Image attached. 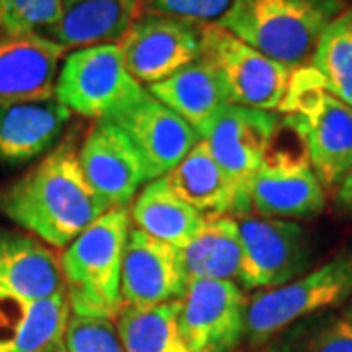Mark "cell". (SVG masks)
<instances>
[{"mask_svg":"<svg viewBox=\"0 0 352 352\" xmlns=\"http://www.w3.org/2000/svg\"><path fill=\"white\" fill-rule=\"evenodd\" d=\"M106 210L90 188L71 141L53 147L0 192V214L51 249H65Z\"/></svg>","mask_w":352,"mask_h":352,"instance_id":"6da1fadb","label":"cell"},{"mask_svg":"<svg viewBox=\"0 0 352 352\" xmlns=\"http://www.w3.org/2000/svg\"><path fill=\"white\" fill-rule=\"evenodd\" d=\"M131 229L129 208L108 210L65 247L59 258L71 315L110 319L122 307V264Z\"/></svg>","mask_w":352,"mask_h":352,"instance_id":"7a4b0ae2","label":"cell"},{"mask_svg":"<svg viewBox=\"0 0 352 352\" xmlns=\"http://www.w3.org/2000/svg\"><path fill=\"white\" fill-rule=\"evenodd\" d=\"M349 0H235L217 25L289 69L307 67L327 25Z\"/></svg>","mask_w":352,"mask_h":352,"instance_id":"3957f363","label":"cell"},{"mask_svg":"<svg viewBox=\"0 0 352 352\" xmlns=\"http://www.w3.org/2000/svg\"><path fill=\"white\" fill-rule=\"evenodd\" d=\"M284 112L305 143L307 161L325 188H337L352 166V108L331 94L307 65L292 75Z\"/></svg>","mask_w":352,"mask_h":352,"instance_id":"277c9868","label":"cell"},{"mask_svg":"<svg viewBox=\"0 0 352 352\" xmlns=\"http://www.w3.org/2000/svg\"><path fill=\"white\" fill-rule=\"evenodd\" d=\"M352 298V247L282 286L258 289L247 300L245 337L264 346L284 329L311 315L339 309Z\"/></svg>","mask_w":352,"mask_h":352,"instance_id":"5b68a950","label":"cell"},{"mask_svg":"<svg viewBox=\"0 0 352 352\" xmlns=\"http://www.w3.org/2000/svg\"><path fill=\"white\" fill-rule=\"evenodd\" d=\"M147 96L149 90L127 71L118 43L73 50L55 82V98L71 113L94 122L113 120Z\"/></svg>","mask_w":352,"mask_h":352,"instance_id":"8992f818","label":"cell"},{"mask_svg":"<svg viewBox=\"0 0 352 352\" xmlns=\"http://www.w3.org/2000/svg\"><path fill=\"white\" fill-rule=\"evenodd\" d=\"M201 57L219 75L231 104L276 112L286 100L294 69L278 63L221 25H201Z\"/></svg>","mask_w":352,"mask_h":352,"instance_id":"52a82bcc","label":"cell"},{"mask_svg":"<svg viewBox=\"0 0 352 352\" xmlns=\"http://www.w3.org/2000/svg\"><path fill=\"white\" fill-rule=\"evenodd\" d=\"M278 124L276 112L229 104L204 135L208 149L233 184V214L237 217L252 214L251 182L268 159Z\"/></svg>","mask_w":352,"mask_h":352,"instance_id":"ba28073f","label":"cell"},{"mask_svg":"<svg viewBox=\"0 0 352 352\" xmlns=\"http://www.w3.org/2000/svg\"><path fill=\"white\" fill-rule=\"evenodd\" d=\"M237 226L243 245V288H276L307 272L311 254L300 223L251 214L237 217Z\"/></svg>","mask_w":352,"mask_h":352,"instance_id":"9c48e42d","label":"cell"},{"mask_svg":"<svg viewBox=\"0 0 352 352\" xmlns=\"http://www.w3.org/2000/svg\"><path fill=\"white\" fill-rule=\"evenodd\" d=\"M138 82L157 85L201 57V25L170 16H141L118 41Z\"/></svg>","mask_w":352,"mask_h":352,"instance_id":"30bf717a","label":"cell"},{"mask_svg":"<svg viewBox=\"0 0 352 352\" xmlns=\"http://www.w3.org/2000/svg\"><path fill=\"white\" fill-rule=\"evenodd\" d=\"M247 300L237 282H190L178 329L190 352H233L245 337Z\"/></svg>","mask_w":352,"mask_h":352,"instance_id":"8fae6325","label":"cell"},{"mask_svg":"<svg viewBox=\"0 0 352 352\" xmlns=\"http://www.w3.org/2000/svg\"><path fill=\"white\" fill-rule=\"evenodd\" d=\"M78 163L106 210L131 206L149 182L138 149L110 120L94 122L78 149Z\"/></svg>","mask_w":352,"mask_h":352,"instance_id":"7c38bea8","label":"cell"},{"mask_svg":"<svg viewBox=\"0 0 352 352\" xmlns=\"http://www.w3.org/2000/svg\"><path fill=\"white\" fill-rule=\"evenodd\" d=\"M110 122L120 127L138 149L149 182L168 175L201 141L188 122L151 94Z\"/></svg>","mask_w":352,"mask_h":352,"instance_id":"4fadbf2b","label":"cell"},{"mask_svg":"<svg viewBox=\"0 0 352 352\" xmlns=\"http://www.w3.org/2000/svg\"><path fill=\"white\" fill-rule=\"evenodd\" d=\"M186 289L188 280L178 249L131 227L122 264L124 305L153 307L178 302Z\"/></svg>","mask_w":352,"mask_h":352,"instance_id":"5bb4252c","label":"cell"},{"mask_svg":"<svg viewBox=\"0 0 352 352\" xmlns=\"http://www.w3.org/2000/svg\"><path fill=\"white\" fill-rule=\"evenodd\" d=\"M252 214L272 219H302L325 210V186L307 157L266 159L251 182Z\"/></svg>","mask_w":352,"mask_h":352,"instance_id":"9a60e30c","label":"cell"},{"mask_svg":"<svg viewBox=\"0 0 352 352\" xmlns=\"http://www.w3.org/2000/svg\"><path fill=\"white\" fill-rule=\"evenodd\" d=\"M71 116L55 96L0 100V166H20L47 155Z\"/></svg>","mask_w":352,"mask_h":352,"instance_id":"2e32d148","label":"cell"},{"mask_svg":"<svg viewBox=\"0 0 352 352\" xmlns=\"http://www.w3.org/2000/svg\"><path fill=\"white\" fill-rule=\"evenodd\" d=\"M65 55L43 34H0V100L55 96Z\"/></svg>","mask_w":352,"mask_h":352,"instance_id":"e0dca14e","label":"cell"},{"mask_svg":"<svg viewBox=\"0 0 352 352\" xmlns=\"http://www.w3.org/2000/svg\"><path fill=\"white\" fill-rule=\"evenodd\" d=\"M65 292L59 261L41 241L0 229V298L41 302Z\"/></svg>","mask_w":352,"mask_h":352,"instance_id":"ac0fdd59","label":"cell"},{"mask_svg":"<svg viewBox=\"0 0 352 352\" xmlns=\"http://www.w3.org/2000/svg\"><path fill=\"white\" fill-rule=\"evenodd\" d=\"M141 8L143 0H61L59 20L43 36L65 50L118 43Z\"/></svg>","mask_w":352,"mask_h":352,"instance_id":"d6986e66","label":"cell"},{"mask_svg":"<svg viewBox=\"0 0 352 352\" xmlns=\"http://www.w3.org/2000/svg\"><path fill=\"white\" fill-rule=\"evenodd\" d=\"M149 94L176 112L204 139L215 118L231 104L215 69L204 57L149 87Z\"/></svg>","mask_w":352,"mask_h":352,"instance_id":"ffe728a7","label":"cell"},{"mask_svg":"<svg viewBox=\"0 0 352 352\" xmlns=\"http://www.w3.org/2000/svg\"><path fill=\"white\" fill-rule=\"evenodd\" d=\"M71 317L67 294L41 302L0 298V352H39L63 339Z\"/></svg>","mask_w":352,"mask_h":352,"instance_id":"44dd1931","label":"cell"},{"mask_svg":"<svg viewBox=\"0 0 352 352\" xmlns=\"http://www.w3.org/2000/svg\"><path fill=\"white\" fill-rule=\"evenodd\" d=\"M164 180L180 200L186 201L206 219L233 214V184L217 164L204 139L164 176Z\"/></svg>","mask_w":352,"mask_h":352,"instance_id":"7402d4cb","label":"cell"},{"mask_svg":"<svg viewBox=\"0 0 352 352\" xmlns=\"http://www.w3.org/2000/svg\"><path fill=\"white\" fill-rule=\"evenodd\" d=\"M186 280L237 282L243 268V245L237 219L231 215L212 217L186 247L178 249Z\"/></svg>","mask_w":352,"mask_h":352,"instance_id":"603a6c76","label":"cell"},{"mask_svg":"<svg viewBox=\"0 0 352 352\" xmlns=\"http://www.w3.org/2000/svg\"><path fill=\"white\" fill-rule=\"evenodd\" d=\"M129 217L135 229L175 249L186 247L198 235L206 217L180 200L163 178H155L139 190Z\"/></svg>","mask_w":352,"mask_h":352,"instance_id":"cb8c5ba5","label":"cell"},{"mask_svg":"<svg viewBox=\"0 0 352 352\" xmlns=\"http://www.w3.org/2000/svg\"><path fill=\"white\" fill-rule=\"evenodd\" d=\"M180 300L153 307L124 305L116 317L124 352H190L178 329Z\"/></svg>","mask_w":352,"mask_h":352,"instance_id":"d4e9b609","label":"cell"},{"mask_svg":"<svg viewBox=\"0 0 352 352\" xmlns=\"http://www.w3.org/2000/svg\"><path fill=\"white\" fill-rule=\"evenodd\" d=\"M309 67L331 94L352 108V6L327 25Z\"/></svg>","mask_w":352,"mask_h":352,"instance_id":"484cf974","label":"cell"},{"mask_svg":"<svg viewBox=\"0 0 352 352\" xmlns=\"http://www.w3.org/2000/svg\"><path fill=\"white\" fill-rule=\"evenodd\" d=\"M263 352H352V323L337 309L311 315L268 340Z\"/></svg>","mask_w":352,"mask_h":352,"instance_id":"4316f807","label":"cell"},{"mask_svg":"<svg viewBox=\"0 0 352 352\" xmlns=\"http://www.w3.org/2000/svg\"><path fill=\"white\" fill-rule=\"evenodd\" d=\"M61 0H0V34H41L59 20Z\"/></svg>","mask_w":352,"mask_h":352,"instance_id":"83f0119b","label":"cell"},{"mask_svg":"<svg viewBox=\"0 0 352 352\" xmlns=\"http://www.w3.org/2000/svg\"><path fill=\"white\" fill-rule=\"evenodd\" d=\"M63 340L67 352H124L118 329L110 319L71 315Z\"/></svg>","mask_w":352,"mask_h":352,"instance_id":"f1b7e54d","label":"cell"},{"mask_svg":"<svg viewBox=\"0 0 352 352\" xmlns=\"http://www.w3.org/2000/svg\"><path fill=\"white\" fill-rule=\"evenodd\" d=\"M153 12L186 20L192 24H219L235 0H149Z\"/></svg>","mask_w":352,"mask_h":352,"instance_id":"f546056e","label":"cell"},{"mask_svg":"<svg viewBox=\"0 0 352 352\" xmlns=\"http://www.w3.org/2000/svg\"><path fill=\"white\" fill-rule=\"evenodd\" d=\"M335 192V200L339 204V208L352 212V166L346 170V175L342 176V180L337 186Z\"/></svg>","mask_w":352,"mask_h":352,"instance_id":"4dcf8cb0","label":"cell"},{"mask_svg":"<svg viewBox=\"0 0 352 352\" xmlns=\"http://www.w3.org/2000/svg\"><path fill=\"white\" fill-rule=\"evenodd\" d=\"M39 352H67V346H65V340L59 339L55 340V342H51L50 346H45L43 351Z\"/></svg>","mask_w":352,"mask_h":352,"instance_id":"1f68e13d","label":"cell"},{"mask_svg":"<svg viewBox=\"0 0 352 352\" xmlns=\"http://www.w3.org/2000/svg\"><path fill=\"white\" fill-rule=\"evenodd\" d=\"M340 311H342V315H344V317H346V319L352 323V298L342 305V309H340Z\"/></svg>","mask_w":352,"mask_h":352,"instance_id":"d6a6232c","label":"cell"}]
</instances>
